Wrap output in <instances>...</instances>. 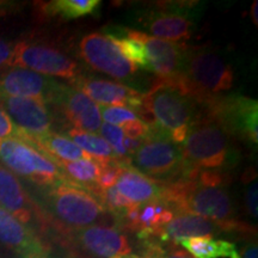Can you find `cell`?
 <instances>
[{
    "mask_svg": "<svg viewBox=\"0 0 258 258\" xmlns=\"http://www.w3.org/2000/svg\"><path fill=\"white\" fill-rule=\"evenodd\" d=\"M0 207L36 232L43 233L48 228V219L29 195L18 177L0 164Z\"/></svg>",
    "mask_w": 258,
    "mask_h": 258,
    "instance_id": "13",
    "label": "cell"
},
{
    "mask_svg": "<svg viewBox=\"0 0 258 258\" xmlns=\"http://www.w3.org/2000/svg\"><path fill=\"white\" fill-rule=\"evenodd\" d=\"M67 135L72 139L73 143L80 150L91 157L93 160L98 161L101 165H106V164L110 163H121L118 158L116 157L114 151L111 150V147L99 135L79 131L76 128H69Z\"/></svg>",
    "mask_w": 258,
    "mask_h": 258,
    "instance_id": "25",
    "label": "cell"
},
{
    "mask_svg": "<svg viewBox=\"0 0 258 258\" xmlns=\"http://www.w3.org/2000/svg\"><path fill=\"white\" fill-rule=\"evenodd\" d=\"M74 246L98 258H118L132 253L127 235L118 227L93 225L63 231Z\"/></svg>",
    "mask_w": 258,
    "mask_h": 258,
    "instance_id": "14",
    "label": "cell"
},
{
    "mask_svg": "<svg viewBox=\"0 0 258 258\" xmlns=\"http://www.w3.org/2000/svg\"><path fill=\"white\" fill-rule=\"evenodd\" d=\"M233 83V69L217 53L206 48L188 47L182 76L169 86L202 104L231 90Z\"/></svg>",
    "mask_w": 258,
    "mask_h": 258,
    "instance_id": "4",
    "label": "cell"
},
{
    "mask_svg": "<svg viewBox=\"0 0 258 258\" xmlns=\"http://www.w3.org/2000/svg\"><path fill=\"white\" fill-rule=\"evenodd\" d=\"M123 165L124 164L121 163H110L102 165L101 172L97 178V186L101 190H106L111 186H115Z\"/></svg>",
    "mask_w": 258,
    "mask_h": 258,
    "instance_id": "30",
    "label": "cell"
},
{
    "mask_svg": "<svg viewBox=\"0 0 258 258\" xmlns=\"http://www.w3.org/2000/svg\"><path fill=\"white\" fill-rule=\"evenodd\" d=\"M63 84L51 77L24 69H11L0 73V96L37 99L50 105Z\"/></svg>",
    "mask_w": 258,
    "mask_h": 258,
    "instance_id": "15",
    "label": "cell"
},
{
    "mask_svg": "<svg viewBox=\"0 0 258 258\" xmlns=\"http://www.w3.org/2000/svg\"><path fill=\"white\" fill-rule=\"evenodd\" d=\"M205 117L215 121L231 137L256 146L258 143V103L240 95L215 97L202 103Z\"/></svg>",
    "mask_w": 258,
    "mask_h": 258,
    "instance_id": "8",
    "label": "cell"
},
{
    "mask_svg": "<svg viewBox=\"0 0 258 258\" xmlns=\"http://www.w3.org/2000/svg\"><path fill=\"white\" fill-rule=\"evenodd\" d=\"M38 207L46 218L63 231L93 226L106 219L108 212L96 196L73 182H61L41 188Z\"/></svg>",
    "mask_w": 258,
    "mask_h": 258,
    "instance_id": "2",
    "label": "cell"
},
{
    "mask_svg": "<svg viewBox=\"0 0 258 258\" xmlns=\"http://www.w3.org/2000/svg\"><path fill=\"white\" fill-rule=\"evenodd\" d=\"M23 141L36 147L51 160L72 161L91 158L80 150L69 137L55 133V132H50L37 138H24Z\"/></svg>",
    "mask_w": 258,
    "mask_h": 258,
    "instance_id": "22",
    "label": "cell"
},
{
    "mask_svg": "<svg viewBox=\"0 0 258 258\" xmlns=\"http://www.w3.org/2000/svg\"><path fill=\"white\" fill-rule=\"evenodd\" d=\"M182 145L180 177L196 170L224 171L239 160L231 135L217 122L206 117L192 125Z\"/></svg>",
    "mask_w": 258,
    "mask_h": 258,
    "instance_id": "3",
    "label": "cell"
},
{
    "mask_svg": "<svg viewBox=\"0 0 258 258\" xmlns=\"http://www.w3.org/2000/svg\"><path fill=\"white\" fill-rule=\"evenodd\" d=\"M196 3H165L138 12L135 24L152 34V37L169 42H182L191 37L195 30Z\"/></svg>",
    "mask_w": 258,
    "mask_h": 258,
    "instance_id": "10",
    "label": "cell"
},
{
    "mask_svg": "<svg viewBox=\"0 0 258 258\" xmlns=\"http://www.w3.org/2000/svg\"><path fill=\"white\" fill-rule=\"evenodd\" d=\"M239 258H258V246L256 241H250L245 244L239 251Z\"/></svg>",
    "mask_w": 258,
    "mask_h": 258,
    "instance_id": "36",
    "label": "cell"
},
{
    "mask_svg": "<svg viewBox=\"0 0 258 258\" xmlns=\"http://www.w3.org/2000/svg\"><path fill=\"white\" fill-rule=\"evenodd\" d=\"M72 85L102 106H123L139 110L144 103L145 93L121 83L83 74L73 80Z\"/></svg>",
    "mask_w": 258,
    "mask_h": 258,
    "instance_id": "17",
    "label": "cell"
},
{
    "mask_svg": "<svg viewBox=\"0 0 258 258\" xmlns=\"http://www.w3.org/2000/svg\"><path fill=\"white\" fill-rule=\"evenodd\" d=\"M101 4L99 0H54L44 4L43 10L46 15L53 17L76 19L96 14Z\"/></svg>",
    "mask_w": 258,
    "mask_h": 258,
    "instance_id": "26",
    "label": "cell"
},
{
    "mask_svg": "<svg viewBox=\"0 0 258 258\" xmlns=\"http://www.w3.org/2000/svg\"><path fill=\"white\" fill-rule=\"evenodd\" d=\"M99 133L102 135V139H104L106 144L111 147V150L114 151L116 157L118 158V160L121 161L124 165H129V158L125 153L124 146H123V139L124 134L122 132V129L117 125L110 124V123H104L101 124L99 127Z\"/></svg>",
    "mask_w": 258,
    "mask_h": 258,
    "instance_id": "28",
    "label": "cell"
},
{
    "mask_svg": "<svg viewBox=\"0 0 258 258\" xmlns=\"http://www.w3.org/2000/svg\"><path fill=\"white\" fill-rule=\"evenodd\" d=\"M115 186L121 195L137 205L160 200L163 192V183L150 178L132 165H123Z\"/></svg>",
    "mask_w": 258,
    "mask_h": 258,
    "instance_id": "21",
    "label": "cell"
},
{
    "mask_svg": "<svg viewBox=\"0 0 258 258\" xmlns=\"http://www.w3.org/2000/svg\"><path fill=\"white\" fill-rule=\"evenodd\" d=\"M246 182H249V186L246 188L245 191V205H246V209L249 212V214L253 219L258 218V207H257V177L256 172L251 173L250 178H245Z\"/></svg>",
    "mask_w": 258,
    "mask_h": 258,
    "instance_id": "31",
    "label": "cell"
},
{
    "mask_svg": "<svg viewBox=\"0 0 258 258\" xmlns=\"http://www.w3.org/2000/svg\"><path fill=\"white\" fill-rule=\"evenodd\" d=\"M24 133L12 122L10 116L0 108V139L23 140Z\"/></svg>",
    "mask_w": 258,
    "mask_h": 258,
    "instance_id": "33",
    "label": "cell"
},
{
    "mask_svg": "<svg viewBox=\"0 0 258 258\" xmlns=\"http://www.w3.org/2000/svg\"><path fill=\"white\" fill-rule=\"evenodd\" d=\"M0 108L23 132L24 138H37L53 132L54 115L46 103L37 99L0 96Z\"/></svg>",
    "mask_w": 258,
    "mask_h": 258,
    "instance_id": "16",
    "label": "cell"
},
{
    "mask_svg": "<svg viewBox=\"0 0 258 258\" xmlns=\"http://www.w3.org/2000/svg\"><path fill=\"white\" fill-rule=\"evenodd\" d=\"M131 160L137 166L135 169L161 183L173 182L182 175L180 147L158 127L150 128Z\"/></svg>",
    "mask_w": 258,
    "mask_h": 258,
    "instance_id": "7",
    "label": "cell"
},
{
    "mask_svg": "<svg viewBox=\"0 0 258 258\" xmlns=\"http://www.w3.org/2000/svg\"><path fill=\"white\" fill-rule=\"evenodd\" d=\"M51 105L59 109L63 120L73 128L95 134L102 124L98 104L73 86L63 84Z\"/></svg>",
    "mask_w": 258,
    "mask_h": 258,
    "instance_id": "18",
    "label": "cell"
},
{
    "mask_svg": "<svg viewBox=\"0 0 258 258\" xmlns=\"http://www.w3.org/2000/svg\"><path fill=\"white\" fill-rule=\"evenodd\" d=\"M160 200L175 215L194 214L215 222L222 232L253 233V228L238 221L234 205L225 185H203L191 177L163 183Z\"/></svg>",
    "mask_w": 258,
    "mask_h": 258,
    "instance_id": "1",
    "label": "cell"
},
{
    "mask_svg": "<svg viewBox=\"0 0 258 258\" xmlns=\"http://www.w3.org/2000/svg\"><path fill=\"white\" fill-rule=\"evenodd\" d=\"M15 43L6 41L5 38L0 37V73L4 72L5 69L10 67L12 53H14Z\"/></svg>",
    "mask_w": 258,
    "mask_h": 258,
    "instance_id": "35",
    "label": "cell"
},
{
    "mask_svg": "<svg viewBox=\"0 0 258 258\" xmlns=\"http://www.w3.org/2000/svg\"><path fill=\"white\" fill-rule=\"evenodd\" d=\"M222 232L220 227L208 219L194 214L176 215L161 228L154 243L177 245L179 239L202 235H214Z\"/></svg>",
    "mask_w": 258,
    "mask_h": 258,
    "instance_id": "20",
    "label": "cell"
},
{
    "mask_svg": "<svg viewBox=\"0 0 258 258\" xmlns=\"http://www.w3.org/2000/svg\"><path fill=\"white\" fill-rule=\"evenodd\" d=\"M117 34L143 43L150 64V72L157 74V82L171 84L182 76L188 47L184 43L163 41L146 32L131 28H118Z\"/></svg>",
    "mask_w": 258,
    "mask_h": 258,
    "instance_id": "12",
    "label": "cell"
},
{
    "mask_svg": "<svg viewBox=\"0 0 258 258\" xmlns=\"http://www.w3.org/2000/svg\"><path fill=\"white\" fill-rule=\"evenodd\" d=\"M0 161L12 173L41 188L72 182L49 157L19 139H0Z\"/></svg>",
    "mask_w": 258,
    "mask_h": 258,
    "instance_id": "6",
    "label": "cell"
},
{
    "mask_svg": "<svg viewBox=\"0 0 258 258\" xmlns=\"http://www.w3.org/2000/svg\"><path fill=\"white\" fill-rule=\"evenodd\" d=\"M146 245L147 258H192L189 253L180 250L166 251L159 243L154 241H145Z\"/></svg>",
    "mask_w": 258,
    "mask_h": 258,
    "instance_id": "32",
    "label": "cell"
},
{
    "mask_svg": "<svg viewBox=\"0 0 258 258\" xmlns=\"http://www.w3.org/2000/svg\"><path fill=\"white\" fill-rule=\"evenodd\" d=\"M123 132L125 138L131 139H145L147 137L148 132H150V128L146 123H144L143 121L139 118V120L129 121L125 122L120 127Z\"/></svg>",
    "mask_w": 258,
    "mask_h": 258,
    "instance_id": "34",
    "label": "cell"
},
{
    "mask_svg": "<svg viewBox=\"0 0 258 258\" xmlns=\"http://www.w3.org/2000/svg\"><path fill=\"white\" fill-rule=\"evenodd\" d=\"M199 102L172 86L153 82L144 97V106L156 120L157 127L175 144H183L194 124L201 121Z\"/></svg>",
    "mask_w": 258,
    "mask_h": 258,
    "instance_id": "5",
    "label": "cell"
},
{
    "mask_svg": "<svg viewBox=\"0 0 258 258\" xmlns=\"http://www.w3.org/2000/svg\"><path fill=\"white\" fill-rule=\"evenodd\" d=\"M62 170L67 178L73 183L86 189L99 200L102 190L97 186V178L101 172L102 165L98 161L86 158L79 160H53Z\"/></svg>",
    "mask_w": 258,
    "mask_h": 258,
    "instance_id": "24",
    "label": "cell"
},
{
    "mask_svg": "<svg viewBox=\"0 0 258 258\" xmlns=\"http://www.w3.org/2000/svg\"><path fill=\"white\" fill-rule=\"evenodd\" d=\"M10 69H24L47 77L74 79L83 76L82 66L49 43L22 41L15 43Z\"/></svg>",
    "mask_w": 258,
    "mask_h": 258,
    "instance_id": "9",
    "label": "cell"
},
{
    "mask_svg": "<svg viewBox=\"0 0 258 258\" xmlns=\"http://www.w3.org/2000/svg\"><path fill=\"white\" fill-rule=\"evenodd\" d=\"M177 245L184 247L192 258H239V251L235 244L214 239L212 235L183 238Z\"/></svg>",
    "mask_w": 258,
    "mask_h": 258,
    "instance_id": "23",
    "label": "cell"
},
{
    "mask_svg": "<svg viewBox=\"0 0 258 258\" xmlns=\"http://www.w3.org/2000/svg\"><path fill=\"white\" fill-rule=\"evenodd\" d=\"M105 36L114 43V46L117 48L121 55L125 60L134 64L138 69L150 72V64H148L146 50H145L141 42L133 40V38H128L120 34H112V32H109Z\"/></svg>",
    "mask_w": 258,
    "mask_h": 258,
    "instance_id": "27",
    "label": "cell"
},
{
    "mask_svg": "<svg viewBox=\"0 0 258 258\" xmlns=\"http://www.w3.org/2000/svg\"><path fill=\"white\" fill-rule=\"evenodd\" d=\"M118 258H147V257H140V256H137V254L129 253V254H127V256H122V257H118Z\"/></svg>",
    "mask_w": 258,
    "mask_h": 258,
    "instance_id": "39",
    "label": "cell"
},
{
    "mask_svg": "<svg viewBox=\"0 0 258 258\" xmlns=\"http://www.w3.org/2000/svg\"><path fill=\"white\" fill-rule=\"evenodd\" d=\"M0 244L18 258H49V246L40 234L0 207Z\"/></svg>",
    "mask_w": 258,
    "mask_h": 258,
    "instance_id": "19",
    "label": "cell"
},
{
    "mask_svg": "<svg viewBox=\"0 0 258 258\" xmlns=\"http://www.w3.org/2000/svg\"><path fill=\"white\" fill-rule=\"evenodd\" d=\"M78 54L86 66L124 83H135L138 67L121 55L117 48L101 32H90L78 42Z\"/></svg>",
    "mask_w": 258,
    "mask_h": 258,
    "instance_id": "11",
    "label": "cell"
},
{
    "mask_svg": "<svg viewBox=\"0 0 258 258\" xmlns=\"http://www.w3.org/2000/svg\"><path fill=\"white\" fill-rule=\"evenodd\" d=\"M14 6H15V3L0 2V16L5 15L6 12H9V10H11Z\"/></svg>",
    "mask_w": 258,
    "mask_h": 258,
    "instance_id": "38",
    "label": "cell"
},
{
    "mask_svg": "<svg viewBox=\"0 0 258 258\" xmlns=\"http://www.w3.org/2000/svg\"><path fill=\"white\" fill-rule=\"evenodd\" d=\"M99 110L106 123L117 125V127H121L125 122L139 120L137 112L123 106H101Z\"/></svg>",
    "mask_w": 258,
    "mask_h": 258,
    "instance_id": "29",
    "label": "cell"
},
{
    "mask_svg": "<svg viewBox=\"0 0 258 258\" xmlns=\"http://www.w3.org/2000/svg\"><path fill=\"white\" fill-rule=\"evenodd\" d=\"M258 3L257 0H254L252 3V5H251V11H250V15H251V19H252L254 27H258Z\"/></svg>",
    "mask_w": 258,
    "mask_h": 258,
    "instance_id": "37",
    "label": "cell"
}]
</instances>
